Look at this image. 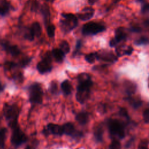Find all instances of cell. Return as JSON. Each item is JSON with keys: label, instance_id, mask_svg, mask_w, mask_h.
Wrapping results in <instances>:
<instances>
[{"label": "cell", "instance_id": "cell-1", "mask_svg": "<svg viewBox=\"0 0 149 149\" xmlns=\"http://www.w3.org/2000/svg\"><path fill=\"white\" fill-rule=\"evenodd\" d=\"M77 81L76 98L79 103L83 104L90 97L93 81L90 75L86 73H80L77 77Z\"/></svg>", "mask_w": 149, "mask_h": 149}, {"label": "cell", "instance_id": "cell-2", "mask_svg": "<svg viewBox=\"0 0 149 149\" xmlns=\"http://www.w3.org/2000/svg\"><path fill=\"white\" fill-rule=\"evenodd\" d=\"M3 115L6 119L8 125L12 129L17 126L18 118L20 112V109L15 104H6L3 109Z\"/></svg>", "mask_w": 149, "mask_h": 149}, {"label": "cell", "instance_id": "cell-3", "mask_svg": "<svg viewBox=\"0 0 149 149\" xmlns=\"http://www.w3.org/2000/svg\"><path fill=\"white\" fill-rule=\"evenodd\" d=\"M77 17L72 13H63L61 14L60 19V26L61 30L65 33L73 30L77 26Z\"/></svg>", "mask_w": 149, "mask_h": 149}, {"label": "cell", "instance_id": "cell-4", "mask_svg": "<svg viewBox=\"0 0 149 149\" xmlns=\"http://www.w3.org/2000/svg\"><path fill=\"white\" fill-rule=\"evenodd\" d=\"M29 101L31 104H40L42 101L43 91L41 86L38 83H34L29 88Z\"/></svg>", "mask_w": 149, "mask_h": 149}, {"label": "cell", "instance_id": "cell-5", "mask_svg": "<svg viewBox=\"0 0 149 149\" xmlns=\"http://www.w3.org/2000/svg\"><path fill=\"white\" fill-rule=\"evenodd\" d=\"M11 129L10 142L13 146L18 147L27 141L28 137L27 135L21 130L19 125Z\"/></svg>", "mask_w": 149, "mask_h": 149}, {"label": "cell", "instance_id": "cell-6", "mask_svg": "<svg viewBox=\"0 0 149 149\" xmlns=\"http://www.w3.org/2000/svg\"><path fill=\"white\" fill-rule=\"evenodd\" d=\"M107 126L111 134L117 136L119 139H123L125 136V132L122 123L116 119H109L107 122Z\"/></svg>", "mask_w": 149, "mask_h": 149}, {"label": "cell", "instance_id": "cell-7", "mask_svg": "<svg viewBox=\"0 0 149 149\" xmlns=\"http://www.w3.org/2000/svg\"><path fill=\"white\" fill-rule=\"evenodd\" d=\"M52 57L53 56L52 53L50 52H47L44 55L42 60L37 65V69L40 73L44 74L49 72L52 70Z\"/></svg>", "mask_w": 149, "mask_h": 149}, {"label": "cell", "instance_id": "cell-8", "mask_svg": "<svg viewBox=\"0 0 149 149\" xmlns=\"http://www.w3.org/2000/svg\"><path fill=\"white\" fill-rule=\"evenodd\" d=\"M105 30L104 25L93 22L86 23L82 27V33L85 36L95 35L99 33L102 32Z\"/></svg>", "mask_w": 149, "mask_h": 149}, {"label": "cell", "instance_id": "cell-9", "mask_svg": "<svg viewBox=\"0 0 149 149\" xmlns=\"http://www.w3.org/2000/svg\"><path fill=\"white\" fill-rule=\"evenodd\" d=\"M62 126L63 134L69 136L74 139H79L83 135L81 132L75 129L74 125L71 122L65 123Z\"/></svg>", "mask_w": 149, "mask_h": 149}, {"label": "cell", "instance_id": "cell-10", "mask_svg": "<svg viewBox=\"0 0 149 149\" xmlns=\"http://www.w3.org/2000/svg\"><path fill=\"white\" fill-rule=\"evenodd\" d=\"M42 132L44 134L45 136L49 134L62 136L63 134L62 125L52 123L47 124V126L44 128Z\"/></svg>", "mask_w": 149, "mask_h": 149}, {"label": "cell", "instance_id": "cell-11", "mask_svg": "<svg viewBox=\"0 0 149 149\" xmlns=\"http://www.w3.org/2000/svg\"><path fill=\"white\" fill-rule=\"evenodd\" d=\"M97 59H101L105 62H114L117 60L116 56L113 52L108 51H101L97 52Z\"/></svg>", "mask_w": 149, "mask_h": 149}, {"label": "cell", "instance_id": "cell-12", "mask_svg": "<svg viewBox=\"0 0 149 149\" xmlns=\"http://www.w3.org/2000/svg\"><path fill=\"white\" fill-rule=\"evenodd\" d=\"M94 14V9L91 7H85L82 9L77 14L78 17L83 20L87 21L90 20Z\"/></svg>", "mask_w": 149, "mask_h": 149}, {"label": "cell", "instance_id": "cell-13", "mask_svg": "<svg viewBox=\"0 0 149 149\" xmlns=\"http://www.w3.org/2000/svg\"><path fill=\"white\" fill-rule=\"evenodd\" d=\"M1 45L6 52L10 54L12 56H17L20 54V51L16 45H11L8 42H1Z\"/></svg>", "mask_w": 149, "mask_h": 149}, {"label": "cell", "instance_id": "cell-14", "mask_svg": "<svg viewBox=\"0 0 149 149\" xmlns=\"http://www.w3.org/2000/svg\"><path fill=\"white\" fill-rule=\"evenodd\" d=\"M75 119L80 125L83 126L88 123L89 120V116L87 112L81 111L76 114Z\"/></svg>", "mask_w": 149, "mask_h": 149}, {"label": "cell", "instance_id": "cell-15", "mask_svg": "<svg viewBox=\"0 0 149 149\" xmlns=\"http://www.w3.org/2000/svg\"><path fill=\"white\" fill-rule=\"evenodd\" d=\"M40 10L44 18L45 24L47 26L49 24L50 21V11L49 6L47 4H43L41 7Z\"/></svg>", "mask_w": 149, "mask_h": 149}, {"label": "cell", "instance_id": "cell-16", "mask_svg": "<svg viewBox=\"0 0 149 149\" xmlns=\"http://www.w3.org/2000/svg\"><path fill=\"white\" fill-rule=\"evenodd\" d=\"M126 36L127 34L125 29L123 27H119L115 31V36L113 38V40L115 41L116 44H118L121 41L125 40Z\"/></svg>", "mask_w": 149, "mask_h": 149}, {"label": "cell", "instance_id": "cell-17", "mask_svg": "<svg viewBox=\"0 0 149 149\" xmlns=\"http://www.w3.org/2000/svg\"><path fill=\"white\" fill-rule=\"evenodd\" d=\"M103 128L101 125H98L96 126H95L93 131V135L95 140L98 142H101L103 139Z\"/></svg>", "mask_w": 149, "mask_h": 149}, {"label": "cell", "instance_id": "cell-18", "mask_svg": "<svg viewBox=\"0 0 149 149\" xmlns=\"http://www.w3.org/2000/svg\"><path fill=\"white\" fill-rule=\"evenodd\" d=\"M51 53L53 58L57 62L61 63L63 62L65 57V54L59 48L53 49Z\"/></svg>", "mask_w": 149, "mask_h": 149}, {"label": "cell", "instance_id": "cell-19", "mask_svg": "<svg viewBox=\"0 0 149 149\" xmlns=\"http://www.w3.org/2000/svg\"><path fill=\"white\" fill-rule=\"evenodd\" d=\"M61 87L63 93L66 95H69L72 92V86L70 82L68 80H65L62 82Z\"/></svg>", "mask_w": 149, "mask_h": 149}, {"label": "cell", "instance_id": "cell-20", "mask_svg": "<svg viewBox=\"0 0 149 149\" xmlns=\"http://www.w3.org/2000/svg\"><path fill=\"white\" fill-rule=\"evenodd\" d=\"M30 28H31V30L34 37H38L40 36V35L41 34V31H42V29H41V27L40 24H39V23H38L37 22H34L31 24Z\"/></svg>", "mask_w": 149, "mask_h": 149}, {"label": "cell", "instance_id": "cell-21", "mask_svg": "<svg viewBox=\"0 0 149 149\" xmlns=\"http://www.w3.org/2000/svg\"><path fill=\"white\" fill-rule=\"evenodd\" d=\"M133 51V49L132 47L128 46L125 47V48L120 47L116 49V54L118 56H122L123 55H130Z\"/></svg>", "mask_w": 149, "mask_h": 149}, {"label": "cell", "instance_id": "cell-22", "mask_svg": "<svg viewBox=\"0 0 149 149\" xmlns=\"http://www.w3.org/2000/svg\"><path fill=\"white\" fill-rule=\"evenodd\" d=\"M7 129L5 127L0 128V148L3 149L5 145Z\"/></svg>", "mask_w": 149, "mask_h": 149}, {"label": "cell", "instance_id": "cell-23", "mask_svg": "<svg viewBox=\"0 0 149 149\" xmlns=\"http://www.w3.org/2000/svg\"><path fill=\"white\" fill-rule=\"evenodd\" d=\"M9 5L5 0H3L0 3V15L4 16L9 11Z\"/></svg>", "mask_w": 149, "mask_h": 149}, {"label": "cell", "instance_id": "cell-24", "mask_svg": "<svg viewBox=\"0 0 149 149\" xmlns=\"http://www.w3.org/2000/svg\"><path fill=\"white\" fill-rule=\"evenodd\" d=\"M59 49L64 53V54H66L70 51V46L69 43L65 41L62 40L59 44Z\"/></svg>", "mask_w": 149, "mask_h": 149}, {"label": "cell", "instance_id": "cell-25", "mask_svg": "<svg viewBox=\"0 0 149 149\" xmlns=\"http://www.w3.org/2000/svg\"><path fill=\"white\" fill-rule=\"evenodd\" d=\"M97 59V52H91L85 56L86 61L90 63H94Z\"/></svg>", "mask_w": 149, "mask_h": 149}, {"label": "cell", "instance_id": "cell-26", "mask_svg": "<svg viewBox=\"0 0 149 149\" xmlns=\"http://www.w3.org/2000/svg\"><path fill=\"white\" fill-rule=\"evenodd\" d=\"M47 33L49 37L52 38L55 36V26L52 24H49L47 26Z\"/></svg>", "mask_w": 149, "mask_h": 149}, {"label": "cell", "instance_id": "cell-27", "mask_svg": "<svg viewBox=\"0 0 149 149\" xmlns=\"http://www.w3.org/2000/svg\"><path fill=\"white\" fill-rule=\"evenodd\" d=\"M49 90L52 94H57L59 92L58 84L55 81H52L49 84Z\"/></svg>", "mask_w": 149, "mask_h": 149}, {"label": "cell", "instance_id": "cell-28", "mask_svg": "<svg viewBox=\"0 0 149 149\" xmlns=\"http://www.w3.org/2000/svg\"><path fill=\"white\" fill-rule=\"evenodd\" d=\"M24 38L28 40H30V41H32L34 40V36L33 34V32L31 30V28L29 27V28H27L26 30H25V31H24Z\"/></svg>", "mask_w": 149, "mask_h": 149}, {"label": "cell", "instance_id": "cell-29", "mask_svg": "<svg viewBox=\"0 0 149 149\" xmlns=\"http://www.w3.org/2000/svg\"><path fill=\"white\" fill-rule=\"evenodd\" d=\"M149 43V38L146 37H142L137 40L135 42L134 44L137 45H144V44H147Z\"/></svg>", "mask_w": 149, "mask_h": 149}, {"label": "cell", "instance_id": "cell-30", "mask_svg": "<svg viewBox=\"0 0 149 149\" xmlns=\"http://www.w3.org/2000/svg\"><path fill=\"white\" fill-rule=\"evenodd\" d=\"M121 144L117 140H113L109 146V149H120Z\"/></svg>", "mask_w": 149, "mask_h": 149}, {"label": "cell", "instance_id": "cell-31", "mask_svg": "<svg viewBox=\"0 0 149 149\" xmlns=\"http://www.w3.org/2000/svg\"><path fill=\"white\" fill-rule=\"evenodd\" d=\"M16 63L12 62H7L4 65V68L6 70H10L16 66Z\"/></svg>", "mask_w": 149, "mask_h": 149}, {"label": "cell", "instance_id": "cell-32", "mask_svg": "<svg viewBox=\"0 0 149 149\" xmlns=\"http://www.w3.org/2000/svg\"><path fill=\"white\" fill-rule=\"evenodd\" d=\"M143 119L145 122L149 123V108L146 109L143 112Z\"/></svg>", "mask_w": 149, "mask_h": 149}, {"label": "cell", "instance_id": "cell-33", "mask_svg": "<svg viewBox=\"0 0 149 149\" xmlns=\"http://www.w3.org/2000/svg\"><path fill=\"white\" fill-rule=\"evenodd\" d=\"M30 61H31V59L30 58H24L20 62V66L21 67H25V66H26L29 63Z\"/></svg>", "mask_w": 149, "mask_h": 149}, {"label": "cell", "instance_id": "cell-34", "mask_svg": "<svg viewBox=\"0 0 149 149\" xmlns=\"http://www.w3.org/2000/svg\"><path fill=\"white\" fill-rule=\"evenodd\" d=\"M135 91V86L134 84H132V83H129L127 86V93H129V94H131L132 93H133Z\"/></svg>", "mask_w": 149, "mask_h": 149}, {"label": "cell", "instance_id": "cell-35", "mask_svg": "<svg viewBox=\"0 0 149 149\" xmlns=\"http://www.w3.org/2000/svg\"><path fill=\"white\" fill-rule=\"evenodd\" d=\"M38 6H39V5H38V2L36 1H34L31 5V10L36 12L38 9Z\"/></svg>", "mask_w": 149, "mask_h": 149}, {"label": "cell", "instance_id": "cell-36", "mask_svg": "<svg viewBox=\"0 0 149 149\" xmlns=\"http://www.w3.org/2000/svg\"><path fill=\"white\" fill-rule=\"evenodd\" d=\"M81 47V41L80 40H78L76 42V48H75V51L74 52V55L76 54L78 51L80 50V48Z\"/></svg>", "mask_w": 149, "mask_h": 149}, {"label": "cell", "instance_id": "cell-37", "mask_svg": "<svg viewBox=\"0 0 149 149\" xmlns=\"http://www.w3.org/2000/svg\"><path fill=\"white\" fill-rule=\"evenodd\" d=\"M141 11L143 12H146L149 11V3L144 4L141 8Z\"/></svg>", "mask_w": 149, "mask_h": 149}, {"label": "cell", "instance_id": "cell-38", "mask_svg": "<svg viewBox=\"0 0 149 149\" xmlns=\"http://www.w3.org/2000/svg\"><path fill=\"white\" fill-rule=\"evenodd\" d=\"M119 113H120V115H122V116H125V117H128V115H127V112L126 111V110L125 108H120Z\"/></svg>", "mask_w": 149, "mask_h": 149}, {"label": "cell", "instance_id": "cell-39", "mask_svg": "<svg viewBox=\"0 0 149 149\" xmlns=\"http://www.w3.org/2000/svg\"><path fill=\"white\" fill-rule=\"evenodd\" d=\"M37 145H38V143H35L33 145H27V146H26L24 149H35L36 146Z\"/></svg>", "mask_w": 149, "mask_h": 149}, {"label": "cell", "instance_id": "cell-40", "mask_svg": "<svg viewBox=\"0 0 149 149\" xmlns=\"http://www.w3.org/2000/svg\"><path fill=\"white\" fill-rule=\"evenodd\" d=\"M140 30H141L140 28H139V27H138L137 26H133L130 29V30L132 31H133V32H139V31H141Z\"/></svg>", "mask_w": 149, "mask_h": 149}, {"label": "cell", "instance_id": "cell-41", "mask_svg": "<svg viewBox=\"0 0 149 149\" xmlns=\"http://www.w3.org/2000/svg\"><path fill=\"white\" fill-rule=\"evenodd\" d=\"M139 149H148V148L146 144L143 143V144H140L139 146Z\"/></svg>", "mask_w": 149, "mask_h": 149}, {"label": "cell", "instance_id": "cell-42", "mask_svg": "<svg viewBox=\"0 0 149 149\" xmlns=\"http://www.w3.org/2000/svg\"><path fill=\"white\" fill-rule=\"evenodd\" d=\"M98 0H88V3L90 4V5H93Z\"/></svg>", "mask_w": 149, "mask_h": 149}, {"label": "cell", "instance_id": "cell-43", "mask_svg": "<svg viewBox=\"0 0 149 149\" xmlns=\"http://www.w3.org/2000/svg\"><path fill=\"white\" fill-rule=\"evenodd\" d=\"M3 88H4L3 86V85H2V84L0 82V93H1L2 91H3Z\"/></svg>", "mask_w": 149, "mask_h": 149}, {"label": "cell", "instance_id": "cell-44", "mask_svg": "<svg viewBox=\"0 0 149 149\" xmlns=\"http://www.w3.org/2000/svg\"><path fill=\"white\" fill-rule=\"evenodd\" d=\"M138 1H143V0H138Z\"/></svg>", "mask_w": 149, "mask_h": 149}, {"label": "cell", "instance_id": "cell-45", "mask_svg": "<svg viewBox=\"0 0 149 149\" xmlns=\"http://www.w3.org/2000/svg\"><path fill=\"white\" fill-rule=\"evenodd\" d=\"M45 1H49V0H45Z\"/></svg>", "mask_w": 149, "mask_h": 149}, {"label": "cell", "instance_id": "cell-46", "mask_svg": "<svg viewBox=\"0 0 149 149\" xmlns=\"http://www.w3.org/2000/svg\"><path fill=\"white\" fill-rule=\"evenodd\" d=\"M116 1H119V0H116Z\"/></svg>", "mask_w": 149, "mask_h": 149}]
</instances>
